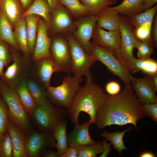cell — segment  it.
I'll return each instance as SVG.
<instances>
[{
  "label": "cell",
  "instance_id": "obj_1",
  "mask_svg": "<svg viewBox=\"0 0 157 157\" xmlns=\"http://www.w3.org/2000/svg\"><path fill=\"white\" fill-rule=\"evenodd\" d=\"M132 87L124 85L121 92L113 95L106 94L104 100L98 110L95 124L100 129L113 125H134L145 115Z\"/></svg>",
  "mask_w": 157,
  "mask_h": 157
},
{
  "label": "cell",
  "instance_id": "obj_2",
  "mask_svg": "<svg viewBox=\"0 0 157 157\" xmlns=\"http://www.w3.org/2000/svg\"><path fill=\"white\" fill-rule=\"evenodd\" d=\"M106 95L103 89L93 82L92 78H86L85 85L80 87L71 104L66 109L72 124H78L80 113L84 112L89 115L90 124H95L98 111Z\"/></svg>",
  "mask_w": 157,
  "mask_h": 157
},
{
  "label": "cell",
  "instance_id": "obj_3",
  "mask_svg": "<svg viewBox=\"0 0 157 157\" xmlns=\"http://www.w3.org/2000/svg\"><path fill=\"white\" fill-rule=\"evenodd\" d=\"M0 93L8 106L9 119L28 133L31 129L29 118L16 91L0 82Z\"/></svg>",
  "mask_w": 157,
  "mask_h": 157
},
{
  "label": "cell",
  "instance_id": "obj_4",
  "mask_svg": "<svg viewBox=\"0 0 157 157\" xmlns=\"http://www.w3.org/2000/svg\"><path fill=\"white\" fill-rule=\"evenodd\" d=\"M91 55L96 61L105 65L112 74L119 77L125 85L132 87L131 82L134 78L130 71L116 58L110 50L90 42Z\"/></svg>",
  "mask_w": 157,
  "mask_h": 157
},
{
  "label": "cell",
  "instance_id": "obj_5",
  "mask_svg": "<svg viewBox=\"0 0 157 157\" xmlns=\"http://www.w3.org/2000/svg\"><path fill=\"white\" fill-rule=\"evenodd\" d=\"M31 115L42 131L53 133L58 124L67 116L66 109L55 106L48 99L37 105Z\"/></svg>",
  "mask_w": 157,
  "mask_h": 157
},
{
  "label": "cell",
  "instance_id": "obj_6",
  "mask_svg": "<svg viewBox=\"0 0 157 157\" xmlns=\"http://www.w3.org/2000/svg\"><path fill=\"white\" fill-rule=\"evenodd\" d=\"M82 82L74 76L64 77L60 85L56 87L50 85L47 88L48 99L56 106L67 109L71 104Z\"/></svg>",
  "mask_w": 157,
  "mask_h": 157
},
{
  "label": "cell",
  "instance_id": "obj_7",
  "mask_svg": "<svg viewBox=\"0 0 157 157\" xmlns=\"http://www.w3.org/2000/svg\"><path fill=\"white\" fill-rule=\"evenodd\" d=\"M72 64V73L74 76L82 81V77L92 78L90 71L92 66L96 61L93 56L88 53L75 38L68 37Z\"/></svg>",
  "mask_w": 157,
  "mask_h": 157
},
{
  "label": "cell",
  "instance_id": "obj_8",
  "mask_svg": "<svg viewBox=\"0 0 157 157\" xmlns=\"http://www.w3.org/2000/svg\"><path fill=\"white\" fill-rule=\"evenodd\" d=\"M119 29L121 36L120 45L119 48L113 53L130 71L131 62L134 57L133 50L138 39L135 35L133 26L126 17L121 15Z\"/></svg>",
  "mask_w": 157,
  "mask_h": 157
},
{
  "label": "cell",
  "instance_id": "obj_9",
  "mask_svg": "<svg viewBox=\"0 0 157 157\" xmlns=\"http://www.w3.org/2000/svg\"><path fill=\"white\" fill-rule=\"evenodd\" d=\"M52 58L56 72L72 73V64L68 41L61 38L54 39L51 47Z\"/></svg>",
  "mask_w": 157,
  "mask_h": 157
},
{
  "label": "cell",
  "instance_id": "obj_10",
  "mask_svg": "<svg viewBox=\"0 0 157 157\" xmlns=\"http://www.w3.org/2000/svg\"><path fill=\"white\" fill-rule=\"evenodd\" d=\"M56 143L53 133L34 132L27 137L26 140L25 149L28 157L41 156L46 149H52Z\"/></svg>",
  "mask_w": 157,
  "mask_h": 157
},
{
  "label": "cell",
  "instance_id": "obj_11",
  "mask_svg": "<svg viewBox=\"0 0 157 157\" xmlns=\"http://www.w3.org/2000/svg\"><path fill=\"white\" fill-rule=\"evenodd\" d=\"M97 16L89 14L81 17L74 23L75 38L89 54H91L90 40L97 24Z\"/></svg>",
  "mask_w": 157,
  "mask_h": 157
},
{
  "label": "cell",
  "instance_id": "obj_12",
  "mask_svg": "<svg viewBox=\"0 0 157 157\" xmlns=\"http://www.w3.org/2000/svg\"><path fill=\"white\" fill-rule=\"evenodd\" d=\"M48 25L45 22L40 19L38 24L37 37L33 52L34 61L48 57H52L51 52V41L48 34Z\"/></svg>",
  "mask_w": 157,
  "mask_h": 157
},
{
  "label": "cell",
  "instance_id": "obj_13",
  "mask_svg": "<svg viewBox=\"0 0 157 157\" xmlns=\"http://www.w3.org/2000/svg\"><path fill=\"white\" fill-rule=\"evenodd\" d=\"M131 84L139 101L142 104L157 103L156 91L152 84L151 75L147 74L140 78L134 77Z\"/></svg>",
  "mask_w": 157,
  "mask_h": 157
},
{
  "label": "cell",
  "instance_id": "obj_14",
  "mask_svg": "<svg viewBox=\"0 0 157 157\" xmlns=\"http://www.w3.org/2000/svg\"><path fill=\"white\" fill-rule=\"evenodd\" d=\"M92 38V42L110 50L113 53L120 47L121 36L119 29L107 31L96 25Z\"/></svg>",
  "mask_w": 157,
  "mask_h": 157
},
{
  "label": "cell",
  "instance_id": "obj_15",
  "mask_svg": "<svg viewBox=\"0 0 157 157\" xmlns=\"http://www.w3.org/2000/svg\"><path fill=\"white\" fill-rule=\"evenodd\" d=\"M90 124L88 121L81 124L74 125L72 130L67 134V144L69 147H76L97 142L93 140L90 135L89 128Z\"/></svg>",
  "mask_w": 157,
  "mask_h": 157
},
{
  "label": "cell",
  "instance_id": "obj_16",
  "mask_svg": "<svg viewBox=\"0 0 157 157\" xmlns=\"http://www.w3.org/2000/svg\"><path fill=\"white\" fill-rule=\"evenodd\" d=\"M51 19L52 27L55 33L71 31L75 27L67 10L58 2L53 10Z\"/></svg>",
  "mask_w": 157,
  "mask_h": 157
},
{
  "label": "cell",
  "instance_id": "obj_17",
  "mask_svg": "<svg viewBox=\"0 0 157 157\" xmlns=\"http://www.w3.org/2000/svg\"><path fill=\"white\" fill-rule=\"evenodd\" d=\"M8 131L13 145V156L28 157L25 149V143L27 137L24 131L11 122L8 119Z\"/></svg>",
  "mask_w": 157,
  "mask_h": 157
},
{
  "label": "cell",
  "instance_id": "obj_18",
  "mask_svg": "<svg viewBox=\"0 0 157 157\" xmlns=\"http://www.w3.org/2000/svg\"><path fill=\"white\" fill-rule=\"evenodd\" d=\"M121 15L117 11L107 7L97 16L96 25L108 31L119 29Z\"/></svg>",
  "mask_w": 157,
  "mask_h": 157
},
{
  "label": "cell",
  "instance_id": "obj_19",
  "mask_svg": "<svg viewBox=\"0 0 157 157\" xmlns=\"http://www.w3.org/2000/svg\"><path fill=\"white\" fill-rule=\"evenodd\" d=\"M23 7L19 0H0V11L15 26L22 14Z\"/></svg>",
  "mask_w": 157,
  "mask_h": 157
},
{
  "label": "cell",
  "instance_id": "obj_20",
  "mask_svg": "<svg viewBox=\"0 0 157 157\" xmlns=\"http://www.w3.org/2000/svg\"><path fill=\"white\" fill-rule=\"evenodd\" d=\"M51 12L49 3L47 0H34L31 5L24 13L20 17H25L31 15L40 16L48 25L51 22L50 13Z\"/></svg>",
  "mask_w": 157,
  "mask_h": 157
},
{
  "label": "cell",
  "instance_id": "obj_21",
  "mask_svg": "<svg viewBox=\"0 0 157 157\" xmlns=\"http://www.w3.org/2000/svg\"><path fill=\"white\" fill-rule=\"evenodd\" d=\"M38 74L42 87L46 90L50 85L51 76L56 72V67L52 57L42 59L38 61Z\"/></svg>",
  "mask_w": 157,
  "mask_h": 157
},
{
  "label": "cell",
  "instance_id": "obj_22",
  "mask_svg": "<svg viewBox=\"0 0 157 157\" xmlns=\"http://www.w3.org/2000/svg\"><path fill=\"white\" fill-rule=\"evenodd\" d=\"M144 0H122L119 4L109 7L117 11L122 15L127 16L142 13L144 11Z\"/></svg>",
  "mask_w": 157,
  "mask_h": 157
},
{
  "label": "cell",
  "instance_id": "obj_23",
  "mask_svg": "<svg viewBox=\"0 0 157 157\" xmlns=\"http://www.w3.org/2000/svg\"><path fill=\"white\" fill-rule=\"evenodd\" d=\"M67 119L59 123L55 129L53 134L56 140L55 147L59 156L64 153L69 147L67 144Z\"/></svg>",
  "mask_w": 157,
  "mask_h": 157
},
{
  "label": "cell",
  "instance_id": "obj_24",
  "mask_svg": "<svg viewBox=\"0 0 157 157\" xmlns=\"http://www.w3.org/2000/svg\"><path fill=\"white\" fill-rule=\"evenodd\" d=\"M15 38L19 47L25 55L27 56L29 51L28 46V36L25 17L20 18L15 25Z\"/></svg>",
  "mask_w": 157,
  "mask_h": 157
},
{
  "label": "cell",
  "instance_id": "obj_25",
  "mask_svg": "<svg viewBox=\"0 0 157 157\" xmlns=\"http://www.w3.org/2000/svg\"><path fill=\"white\" fill-rule=\"evenodd\" d=\"M140 71L152 75L157 73V62L155 60L149 58H136L134 57L130 65L131 73H135Z\"/></svg>",
  "mask_w": 157,
  "mask_h": 157
},
{
  "label": "cell",
  "instance_id": "obj_26",
  "mask_svg": "<svg viewBox=\"0 0 157 157\" xmlns=\"http://www.w3.org/2000/svg\"><path fill=\"white\" fill-rule=\"evenodd\" d=\"M16 92L26 112L31 115L37 105L29 91L26 81L22 80L20 81Z\"/></svg>",
  "mask_w": 157,
  "mask_h": 157
},
{
  "label": "cell",
  "instance_id": "obj_27",
  "mask_svg": "<svg viewBox=\"0 0 157 157\" xmlns=\"http://www.w3.org/2000/svg\"><path fill=\"white\" fill-rule=\"evenodd\" d=\"M0 40L9 44L16 49L19 47L15 38L12 24L0 11Z\"/></svg>",
  "mask_w": 157,
  "mask_h": 157
},
{
  "label": "cell",
  "instance_id": "obj_28",
  "mask_svg": "<svg viewBox=\"0 0 157 157\" xmlns=\"http://www.w3.org/2000/svg\"><path fill=\"white\" fill-rule=\"evenodd\" d=\"M28 36V46L29 52H33L37 37L38 25L40 20L38 16L31 15L25 17Z\"/></svg>",
  "mask_w": 157,
  "mask_h": 157
},
{
  "label": "cell",
  "instance_id": "obj_29",
  "mask_svg": "<svg viewBox=\"0 0 157 157\" xmlns=\"http://www.w3.org/2000/svg\"><path fill=\"white\" fill-rule=\"evenodd\" d=\"M157 10V5L144 12L126 16L132 25L135 28L138 27L152 22Z\"/></svg>",
  "mask_w": 157,
  "mask_h": 157
},
{
  "label": "cell",
  "instance_id": "obj_30",
  "mask_svg": "<svg viewBox=\"0 0 157 157\" xmlns=\"http://www.w3.org/2000/svg\"><path fill=\"white\" fill-rule=\"evenodd\" d=\"M131 127H129L121 132L117 131L114 132L110 133L104 131L103 132L101 136L105 138L106 141L110 142L113 145V148L119 154H122V152L123 150L127 149L124 144L123 138L125 133L131 131Z\"/></svg>",
  "mask_w": 157,
  "mask_h": 157
},
{
  "label": "cell",
  "instance_id": "obj_31",
  "mask_svg": "<svg viewBox=\"0 0 157 157\" xmlns=\"http://www.w3.org/2000/svg\"><path fill=\"white\" fill-rule=\"evenodd\" d=\"M75 17H81L90 14L89 11L80 0H58Z\"/></svg>",
  "mask_w": 157,
  "mask_h": 157
},
{
  "label": "cell",
  "instance_id": "obj_32",
  "mask_svg": "<svg viewBox=\"0 0 157 157\" xmlns=\"http://www.w3.org/2000/svg\"><path fill=\"white\" fill-rule=\"evenodd\" d=\"M90 14L97 16L105 8L115 4L117 0H80Z\"/></svg>",
  "mask_w": 157,
  "mask_h": 157
},
{
  "label": "cell",
  "instance_id": "obj_33",
  "mask_svg": "<svg viewBox=\"0 0 157 157\" xmlns=\"http://www.w3.org/2000/svg\"><path fill=\"white\" fill-rule=\"evenodd\" d=\"M29 91L37 105H40L48 99L46 90L33 81L27 82Z\"/></svg>",
  "mask_w": 157,
  "mask_h": 157
},
{
  "label": "cell",
  "instance_id": "obj_34",
  "mask_svg": "<svg viewBox=\"0 0 157 157\" xmlns=\"http://www.w3.org/2000/svg\"><path fill=\"white\" fill-rule=\"evenodd\" d=\"M75 148L78 157H95L98 154H101L104 150L101 142Z\"/></svg>",
  "mask_w": 157,
  "mask_h": 157
},
{
  "label": "cell",
  "instance_id": "obj_35",
  "mask_svg": "<svg viewBox=\"0 0 157 157\" xmlns=\"http://www.w3.org/2000/svg\"><path fill=\"white\" fill-rule=\"evenodd\" d=\"M13 156V145L8 132L0 135V157Z\"/></svg>",
  "mask_w": 157,
  "mask_h": 157
},
{
  "label": "cell",
  "instance_id": "obj_36",
  "mask_svg": "<svg viewBox=\"0 0 157 157\" xmlns=\"http://www.w3.org/2000/svg\"><path fill=\"white\" fill-rule=\"evenodd\" d=\"M152 24L140 26L135 28L134 31L135 35L138 40L141 41H147L151 45L152 44L151 41Z\"/></svg>",
  "mask_w": 157,
  "mask_h": 157
},
{
  "label": "cell",
  "instance_id": "obj_37",
  "mask_svg": "<svg viewBox=\"0 0 157 157\" xmlns=\"http://www.w3.org/2000/svg\"><path fill=\"white\" fill-rule=\"evenodd\" d=\"M135 48L137 49V56L139 58H150L154 50L148 41H141L138 39Z\"/></svg>",
  "mask_w": 157,
  "mask_h": 157
},
{
  "label": "cell",
  "instance_id": "obj_38",
  "mask_svg": "<svg viewBox=\"0 0 157 157\" xmlns=\"http://www.w3.org/2000/svg\"><path fill=\"white\" fill-rule=\"evenodd\" d=\"M8 113L6 104L3 99L0 98V135L8 132Z\"/></svg>",
  "mask_w": 157,
  "mask_h": 157
},
{
  "label": "cell",
  "instance_id": "obj_39",
  "mask_svg": "<svg viewBox=\"0 0 157 157\" xmlns=\"http://www.w3.org/2000/svg\"><path fill=\"white\" fill-rule=\"evenodd\" d=\"M13 63L8 67L4 74L3 76L8 80L12 81L16 77L18 73L19 68V61L15 55L13 56Z\"/></svg>",
  "mask_w": 157,
  "mask_h": 157
},
{
  "label": "cell",
  "instance_id": "obj_40",
  "mask_svg": "<svg viewBox=\"0 0 157 157\" xmlns=\"http://www.w3.org/2000/svg\"><path fill=\"white\" fill-rule=\"evenodd\" d=\"M141 108L143 112L145 115H147L157 123V103L142 104Z\"/></svg>",
  "mask_w": 157,
  "mask_h": 157
},
{
  "label": "cell",
  "instance_id": "obj_41",
  "mask_svg": "<svg viewBox=\"0 0 157 157\" xmlns=\"http://www.w3.org/2000/svg\"><path fill=\"white\" fill-rule=\"evenodd\" d=\"M6 42L0 40V59L7 66L12 61V58L9 52Z\"/></svg>",
  "mask_w": 157,
  "mask_h": 157
},
{
  "label": "cell",
  "instance_id": "obj_42",
  "mask_svg": "<svg viewBox=\"0 0 157 157\" xmlns=\"http://www.w3.org/2000/svg\"><path fill=\"white\" fill-rule=\"evenodd\" d=\"M105 88L106 92L111 95L118 94L120 92L121 89L119 83L115 81H111L107 83Z\"/></svg>",
  "mask_w": 157,
  "mask_h": 157
},
{
  "label": "cell",
  "instance_id": "obj_43",
  "mask_svg": "<svg viewBox=\"0 0 157 157\" xmlns=\"http://www.w3.org/2000/svg\"><path fill=\"white\" fill-rule=\"evenodd\" d=\"M151 31L153 44L156 47L157 46V15L156 14L152 22Z\"/></svg>",
  "mask_w": 157,
  "mask_h": 157
},
{
  "label": "cell",
  "instance_id": "obj_44",
  "mask_svg": "<svg viewBox=\"0 0 157 157\" xmlns=\"http://www.w3.org/2000/svg\"><path fill=\"white\" fill-rule=\"evenodd\" d=\"M106 140L103 139L101 142L102 146L103 148V151L100 156V157H107L110 153L111 149L110 146L111 144L108 143Z\"/></svg>",
  "mask_w": 157,
  "mask_h": 157
},
{
  "label": "cell",
  "instance_id": "obj_45",
  "mask_svg": "<svg viewBox=\"0 0 157 157\" xmlns=\"http://www.w3.org/2000/svg\"><path fill=\"white\" fill-rule=\"evenodd\" d=\"M77 151L74 147H69L63 154L59 156V157H78Z\"/></svg>",
  "mask_w": 157,
  "mask_h": 157
},
{
  "label": "cell",
  "instance_id": "obj_46",
  "mask_svg": "<svg viewBox=\"0 0 157 157\" xmlns=\"http://www.w3.org/2000/svg\"><path fill=\"white\" fill-rule=\"evenodd\" d=\"M41 156L43 157H59V155L56 151H53L52 149H47L44 151Z\"/></svg>",
  "mask_w": 157,
  "mask_h": 157
},
{
  "label": "cell",
  "instance_id": "obj_47",
  "mask_svg": "<svg viewBox=\"0 0 157 157\" xmlns=\"http://www.w3.org/2000/svg\"><path fill=\"white\" fill-rule=\"evenodd\" d=\"M157 2V0H144V11L148 10Z\"/></svg>",
  "mask_w": 157,
  "mask_h": 157
},
{
  "label": "cell",
  "instance_id": "obj_48",
  "mask_svg": "<svg viewBox=\"0 0 157 157\" xmlns=\"http://www.w3.org/2000/svg\"><path fill=\"white\" fill-rule=\"evenodd\" d=\"M34 0H19L24 8L26 9L31 5Z\"/></svg>",
  "mask_w": 157,
  "mask_h": 157
},
{
  "label": "cell",
  "instance_id": "obj_49",
  "mask_svg": "<svg viewBox=\"0 0 157 157\" xmlns=\"http://www.w3.org/2000/svg\"><path fill=\"white\" fill-rule=\"evenodd\" d=\"M47 1L49 5L51 12L58 3V0H47Z\"/></svg>",
  "mask_w": 157,
  "mask_h": 157
},
{
  "label": "cell",
  "instance_id": "obj_50",
  "mask_svg": "<svg viewBox=\"0 0 157 157\" xmlns=\"http://www.w3.org/2000/svg\"><path fill=\"white\" fill-rule=\"evenodd\" d=\"M153 85L157 91V73L151 75Z\"/></svg>",
  "mask_w": 157,
  "mask_h": 157
},
{
  "label": "cell",
  "instance_id": "obj_51",
  "mask_svg": "<svg viewBox=\"0 0 157 157\" xmlns=\"http://www.w3.org/2000/svg\"><path fill=\"white\" fill-rule=\"evenodd\" d=\"M140 157H155V155L153 153L149 151L144 152L139 156Z\"/></svg>",
  "mask_w": 157,
  "mask_h": 157
},
{
  "label": "cell",
  "instance_id": "obj_52",
  "mask_svg": "<svg viewBox=\"0 0 157 157\" xmlns=\"http://www.w3.org/2000/svg\"><path fill=\"white\" fill-rule=\"evenodd\" d=\"M5 66L3 62L0 59V77L3 76V70L4 66Z\"/></svg>",
  "mask_w": 157,
  "mask_h": 157
}]
</instances>
